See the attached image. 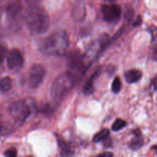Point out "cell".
<instances>
[{
    "label": "cell",
    "mask_w": 157,
    "mask_h": 157,
    "mask_svg": "<svg viewBox=\"0 0 157 157\" xmlns=\"http://www.w3.org/2000/svg\"><path fill=\"white\" fill-rule=\"evenodd\" d=\"M25 21L28 28L34 34H43L46 33L50 25L48 14L38 6H31L26 14Z\"/></svg>",
    "instance_id": "cell-1"
},
{
    "label": "cell",
    "mask_w": 157,
    "mask_h": 157,
    "mask_svg": "<svg viewBox=\"0 0 157 157\" xmlns=\"http://www.w3.org/2000/svg\"><path fill=\"white\" fill-rule=\"evenodd\" d=\"M69 48V38L65 31H58L51 34L43 42V49L49 55L62 56Z\"/></svg>",
    "instance_id": "cell-2"
},
{
    "label": "cell",
    "mask_w": 157,
    "mask_h": 157,
    "mask_svg": "<svg viewBox=\"0 0 157 157\" xmlns=\"http://www.w3.org/2000/svg\"><path fill=\"white\" fill-rule=\"evenodd\" d=\"M75 82L76 78L69 72L62 74L56 78L51 86V96L54 99L59 100L72 90Z\"/></svg>",
    "instance_id": "cell-3"
},
{
    "label": "cell",
    "mask_w": 157,
    "mask_h": 157,
    "mask_svg": "<svg viewBox=\"0 0 157 157\" xmlns=\"http://www.w3.org/2000/svg\"><path fill=\"white\" fill-rule=\"evenodd\" d=\"M32 99L24 101H17L9 107V112L12 117L18 123H22L29 116L32 110L35 107L34 102Z\"/></svg>",
    "instance_id": "cell-4"
},
{
    "label": "cell",
    "mask_w": 157,
    "mask_h": 157,
    "mask_svg": "<svg viewBox=\"0 0 157 157\" xmlns=\"http://www.w3.org/2000/svg\"><path fill=\"white\" fill-rule=\"evenodd\" d=\"M46 75V70L43 66L39 64H34L29 69V82L32 88H36L42 82Z\"/></svg>",
    "instance_id": "cell-5"
},
{
    "label": "cell",
    "mask_w": 157,
    "mask_h": 157,
    "mask_svg": "<svg viewBox=\"0 0 157 157\" xmlns=\"http://www.w3.org/2000/svg\"><path fill=\"white\" fill-rule=\"evenodd\" d=\"M103 19L109 23H116L121 17V9L117 5H105L102 7Z\"/></svg>",
    "instance_id": "cell-6"
},
{
    "label": "cell",
    "mask_w": 157,
    "mask_h": 157,
    "mask_svg": "<svg viewBox=\"0 0 157 157\" xmlns=\"http://www.w3.org/2000/svg\"><path fill=\"white\" fill-rule=\"evenodd\" d=\"M24 59L20 51L16 49H13L7 55V66L12 71L20 70L23 66Z\"/></svg>",
    "instance_id": "cell-7"
},
{
    "label": "cell",
    "mask_w": 157,
    "mask_h": 157,
    "mask_svg": "<svg viewBox=\"0 0 157 157\" xmlns=\"http://www.w3.org/2000/svg\"><path fill=\"white\" fill-rule=\"evenodd\" d=\"M22 13V6L19 2L11 4L7 9V15L11 22H18Z\"/></svg>",
    "instance_id": "cell-8"
},
{
    "label": "cell",
    "mask_w": 157,
    "mask_h": 157,
    "mask_svg": "<svg viewBox=\"0 0 157 157\" xmlns=\"http://www.w3.org/2000/svg\"><path fill=\"white\" fill-rule=\"evenodd\" d=\"M142 77L141 71L138 69H130L125 72V78L129 83H134L139 81Z\"/></svg>",
    "instance_id": "cell-9"
},
{
    "label": "cell",
    "mask_w": 157,
    "mask_h": 157,
    "mask_svg": "<svg viewBox=\"0 0 157 157\" xmlns=\"http://www.w3.org/2000/svg\"><path fill=\"white\" fill-rule=\"evenodd\" d=\"M99 73H100V69L94 72V74L90 77V79L86 82L85 86H84V93H87V94H90L91 93H93V86H94V81L99 76Z\"/></svg>",
    "instance_id": "cell-10"
},
{
    "label": "cell",
    "mask_w": 157,
    "mask_h": 157,
    "mask_svg": "<svg viewBox=\"0 0 157 157\" xmlns=\"http://www.w3.org/2000/svg\"><path fill=\"white\" fill-rule=\"evenodd\" d=\"M143 144V140L141 138V135H140V132L139 130L135 131V137L131 140V142L129 143V147L131 149H134V150H136V149H140Z\"/></svg>",
    "instance_id": "cell-11"
},
{
    "label": "cell",
    "mask_w": 157,
    "mask_h": 157,
    "mask_svg": "<svg viewBox=\"0 0 157 157\" xmlns=\"http://www.w3.org/2000/svg\"><path fill=\"white\" fill-rule=\"evenodd\" d=\"M12 88V79L10 77L6 76L0 79V91L6 93Z\"/></svg>",
    "instance_id": "cell-12"
},
{
    "label": "cell",
    "mask_w": 157,
    "mask_h": 157,
    "mask_svg": "<svg viewBox=\"0 0 157 157\" xmlns=\"http://www.w3.org/2000/svg\"><path fill=\"white\" fill-rule=\"evenodd\" d=\"M109 131L108 129H102V130L97 132V133L94 136V137H93V141H94L95 143H99V142H101L102 141V140H105V139L109 136Z\"/></svg>",
    "instance_id": "cell-13"
},
{
    "label": "cell",
    "mask_w": 157,
    "mask_h": 157,
    "mask_svg": "<svg viewBox=\"0 0 157 157\" xmlns=\"http://www.w3.org/2000/svg\"><path fill=\"white\" fill-rule=\"evenodd\" d=\"M126 125H127V123H126V122L125 121V120H122V119H117V120H115V122L113 123L112 129H113V131L121 130V129H123Z\"/></svg>",
    "instance_id": "cell-14"
},
{
    "label": "cell",
    "mask_w": 157,
    "mask_h": 157,
    "mask_svg": "<svg viewBox=\"0 0 157 157\" xmlns=\"http://www.w3.org/2000/svg\"><path fill=\"white\" fill-rule=\"evenodd\" d=\"M121 90V82L119 77H116L112 83V90L114 93H118Z\"/></svg>",
    "instance_id": "cell-15"
},
{
    "label": "cell",
    "mask_w": 157,
    "mask_h": 157,
    "mask_svg": "<svg viewBox=\"0 0 157 157\" xmlns=\"http://www.w3.org/2000/svg\"><path fill=\"white\" fill-rule=\"evenodd\" d=\"M7 55H8V53H7L6 48L3 46H0V64L2 63Z\"/></svg>",
    "instance_id": "cell-16"
},
{
    "label": "cell",
    "mask_w": 157,
    "mask_h": 157,
    "mask_svg": "<svg viewBox=\"0 0 157 157\" xmlns=\"http://www.w3.org/2000/svg\"><path fill=\"white\" fill-rule=\"evenodd\" d=\"M5 155L6 157H17V152L15 148H10L6 151Z\"/></svg>",
    "instance_id": "cell-17"
},
{
    "label": "cell",
    "mask_w": 157,
    "mask_h": 157,
    "mask_svg": "<svg viewBox=\"0 0 157 157\" xmlns=\"http://www.w3.org/2000/svg\"><path fill=\"white\" fill-rule=\"evenodd\" d=\"M11 130V127L8 125L0 124V134H6Z\"/></svg>",
    "instance_id": "cell-18"
},
{
    "label": "cell",
    "mask_w": 157,
    "mask_h": 157,
    "mask_svg": "<svg viewBox=\"0 0 157 157\" xmlns=\"http://www.w3.org/2000/svg\"><path fill=\"white\" fill-rule=\"evenodd\" d=\"M96 157H113V154L110 152H103V153L99 154Z\"/></svg>",
    "instance_id": "cell-19"
},
{
    "label": "cell",
    "mask_w": 157,
    "mask_h": 157,
    "mask_svg": "<svg viewBox=\"0 0 157 157\" xmlns=\"http://www.w3.org/2000/svg\"><path fill=\"white\" fill-rule=\"evenodd\" d=\"M25 1H26L31 6H37L38 0H25Z\"/></svg>",
    "instance_id": "cell-20"
},
{
    "label": "cell",
    "mask_w": 157,
    "mask_h": 157,
    "mask_svg": "<svg viewBox=\"0 0 157 157\" xmlns=\"http://www.w3.org/2000/svg\"><path fill=\"white\" fill-rule=\"evenodd\" d=\"M152 86L155 90H157V75L153 78V80L152 82Z\"/></svg>",
    "instance_id": "cell-21"
},
{
    "label": "cell",
    "mask_w": 157,
    "mask_h": 157,
    "mask_svg": "<svg viewBox=\"0 0 157 157\" xmlns=\"http://www.w3.org/2000/svg\"><path fill=\"white\" fill-rule=\"evenodd\" d=\"M140 24H141V18L139 16L138 19H137V20L134 22V25H135V26H136V25H139Z\"/></svg>",
    "instance_id": "cell-22"
},
{
    "label": "cell",
    "mask_w": 157,
    "mask_h": 157,
    "mask_svg": "<svg viewBox=\"0 0 157 157\" xmlns=\"http://www.w3.org/2000/svg\"><path fill=\"white\" fill-rule=\"evenodd\" d=\"M152 58L155 61H157V49H155L153 52V54H152Z\"/></svg>",
    "instance_id": "cell-23"
},
{
    "label": "cell",
    "mask_w": 157,
    "mask_h": 157,
    "mask_svg": "<svg viewBox=\"0 0 157 157\" xmlns=\"http://www.w3.org/2000/svg\"><path fill=\"white\" fill-rule=\"evenodd\" d=\"M153 149H155V151H156V153H157V145L156 146H153Z\"/></svg>",
    "instance_id": "cell-24"
},
{
    "label": "cell",
    "mask_w": 157,
    "mask_h": 157,
    "mask_svg": "<svg viewBox=\"0 0 157 157\" xmlns=\"http://www.w3.org/2000/svg\"><path fill=\"white\" fill-rule=\"evenodd\" d=\"M1 16H2V10L0 9V19H1Z\"/></svg>",
    "instance_id": "cell-25"
},
{
    "label": "cell",
    "mask_w": 157,
    "mask_h": 157,
    "mask_svg": "<svg viewBox=\"0 0 157 157\" xmlns=\"http://www.w3.org/2000/svg\"><path fill=\"white\" fill-rule=\"evenodd\" d=\"M106 1H109V2H111V1H113V0H106Z\"/></svg>",
    "instance_id": "cell-26"
},
{
    "label": "cell",
    "mask_w": 157,
    "mask_h": 157,
    "mask_svg": "<svg viewBox=\"0 0 157 157\" xmlns=\"http://www.w3.org/2000/svg\"><path fill=\"white\" fill-rule=\"evenodd\" d=\"M29 157H31V156H29Z\"/></svg>",
    "instance_id": "cell-27"
}]
</instances>
